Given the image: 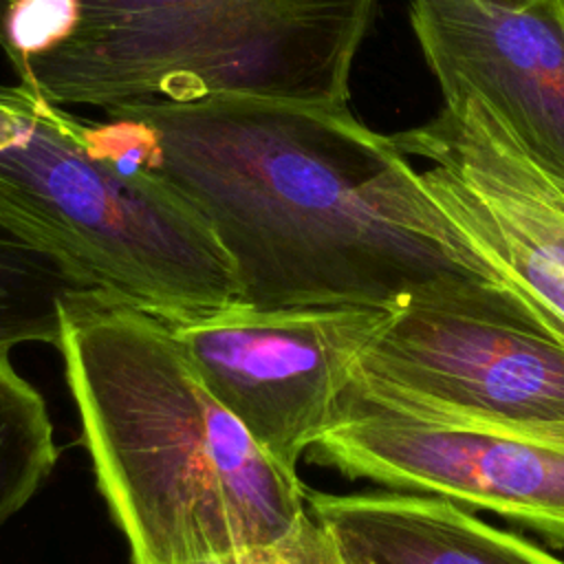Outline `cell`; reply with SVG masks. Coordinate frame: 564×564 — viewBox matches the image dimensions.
Returning <instances> with one entry per match:
<instances>
[{
	"label": "cell",
	"instance_id": "obj_5",
	"mask_svg": "<svg viewBox=\"0 0 564 564\" xmlns=\"http://www.w3.org/2000/svg\"><path fill=\"white\" fill-rule=\"evenodd\" d=\"M335 408H368L564 447V346L491 282L419 284L355 359Z\"/></svg>",
	"mask_w": 564,
	"mask_h": 564
},
{
	"label": "cell",
	"instance_id": "obj_6",
	"mask_svg": "<svg viewBox=\"0 0 564 564\" xmlns=\"http://www.w3.org/2000/svg\"><path fill=\"white\" fill-rule=\"evenodd\" d=\"M392 139L430 163L421 178L441 207L434 238L445 253L564 346V240L518 178L502 119L458 93Z\"/></svg>",
	"mask_w": 564,
	"mask_h": 564
},
{
	"label": "cell",
	"instance_id": "obj_8",
	"mask_svg": "<svg viewBox=\"0 0 564 564\" xmlns=\"http://www.w3.org/2000/svg\"><path fill=\"white\" fill-rule=\"evenodd\" d=\"M304 456L350 480L489 511L564 546V447L383 410L335 408Z\"/></svg>",
	"mask_w": 564,
	"mask_h": 564
},
{
	"label": "cell",
	"instance_id": "obj_3",
	"mask_svg": "<svg viewBox=\"0 0 564 564\" xmlns=\"http://www.w3.org/2000/svg\"><path fill=\"white\" fill-rule=\"evenodd\" d=\"M377 0H0V48L53 106L249 95L348 106Z\"/></svg>",
	"mask_w": 564,
	"mask_h": 564
},
{
	"label": "cell",
	"instance_id": "obj_14",
	"mask_svg": "<svg viewBox=\"0 0 564 564\" xmlns=\"http://www.w3.org/2000/svg\"><path fill=\"white\" fill-rule=\"evenodd\" d=\"M505 123V121H502ZM507 128V145L509 156L513 159V167L518 172V178L522 181L524 189L542 212V216L549 220V225L557 231V236L564 240V174L555 172L546 163H542L538 156H533Z\"/></svg>",
	"mask_w": 564,
	"mask_h": 564
},
{
	"label": "cell",
	"instance_id": "obj_17",
	"mask_svg": "<svg viewBox=\"0 0 564 564\" xmlns=\"http://www.w3.org/2000/svg\"><path fill=\"white\" fill-rule=\"evenodd\" d=\"M192 564H227V562L223 557V560H205V562H192Z\"/></svg>",
	"mask_w": 564,
	"mask_h": 564
},
{
	"label": "cell",
	"instance_id": "obj_10",
	"mask_svg": "<svg viewBox=\"0 0 564 564\" xmlns=\"http://www.w3.org/2000/svg\"><path fill=\"white\" fill-rule=\"evenodd\" d=\"M306 507L335 531L352 564H564L538 542L438 496L306 489Z\"/></svg>",
	"mask_w": 564,
	"mask_h": 564
},
{
	"label": "cell",
	"instance_id": "obj_13",
	"mask_svg": "<svg viewBox=\"0 0 564 564\" xmlns=\"http://www.w3.org/2000/svg\"><path fill=\"white\" fill-rule=\"evenodd\" d=\"M225 560L229 564H352L335 531L317 520L308 507L280 535Z\"/></svg>",
	"mask_w": 564,
	"mask_h": 564
},
{
	"label": "cell",
	"instance_id": "obj_9",
	"mask_svg": "<svg viewBox=\"0 0 564 564\" xmlns=\"http://www.w3.org/2000/svg\"><path fill=\"white\" fill-rule=\"evenodd\" d=\"M410 22L443 99L474 93L564 174V0H410Z\"/></svg>",
	"mask_w": 564,
	"mask_h": 564
},
{
	"label": "cell",
	"instance_id": "obj_4",
	"mask_svg": "<svg viewBox=\"0 0 564 564\" xmlns=\"http://www.w3.org/2000/svg\"><path fill=\"white\" fill-rule=\"evenodd\" d=\"M0 181L70 247L115 300L165 322L238 302V278L209 223L150 167L97 152L84 119L33 95L0 148Z\"/></svg>",
	"mask_w": 564,
	"mask_h": 564
},
{
	"label": "cell",
	"instance_id": "obj_7",
	"mask_svg": "<svg viewBox=\"0 0 564 564\" xmlns=\"http://www.w3.org/2000/svg\"><path fill=\"white\" fill-rule=\"evenodd\" d=\"M392 308L234 302L170 322L209 392L282 465L324 434L350 368Z\"/></svg>",
	"mask_w": 564,
	"mask_h": 564
},
{
	"label": "cell",
	"instance_id": "obj_12",
	"mask_svg": "<svg viewBox=\"0 0 564 564\" xmlns=\"http://www.w3.org/2000/svg\"><path fill=\"white\" fill-rule=\"evenodd\" d=\"M57 463L44 397L0 346V529L35 496Z\"/></svg>",
	"mask_w": 564,
	"mask_h": 564
},
{
	"label": "cell",
	"instance_id": "obj_1",
	"mask_svg": "<svg viewBox=\"0 0 564 564\" xmlns=\"http://www.w3.org/2000/svg\"><path fill=\"white\" fill-rule=\"evenodd\" d=\"M112 108L150 128L145 167L209 223L242 304L397 308L469 273L432 238L421 172L348 106L214 95Z\"/></svg>",
	"mask_w": 564,
	"mask_h": 564
},
{
	"label": "cell",
	"instance_id": "obj_2",
	"mask_svg": "<svg viewBox=\"0 0 564 564\" xmlns=\"http://www.w3.org/2000/svg\"><path fill=\"white\" fill-rule=\"evenodd\" d=\"M57 348L132 564L223 560L306 511L297 469L209 392L170 322L104 300L66 315Z\"/></svg>",
	"mask_w": 564,
	"mask_h": 564
},
{
	"label": "cell",
	"instance_id": "obj_16",
	"mask_svg": "<svg viewBox=\"0 0 564 564\" xmlns=\"http://www.w3.org/2000/svg\"><path fill=\"white\" fill-rule=\"evenodd\" d=\"M487 4H494V7H502V9H524L529 4H535L540 0H482Z\"/></svg>",
	"mask_w": 564,
	"mask_h": 564
},
{
	"label": "cell",
	"instance_id": "obj_15",
	"mask_svg": "<svg viewBox=\"0 0 564 564\" xmlns=\"http://www.w3.org/2000/svg\"><path fill=\"white\" fill-rule=\"evenodd\" d=\"M31 104L33 95L22 86L0 88V148L9 145L18 137Z\"/></svg>",
	"mask_w": 564,
	"mask_h": 564
},
{
	"label": "cell",
	"instance_id": "obj_11",
	"mask_svg": "<svg viewBox=\"0 0 564 564\" xmlns=\"http://www.w3.org/2000/svg\"><path fill=\"white\" fill-rule=\"evenodd\" d=\"M104 300L64 238L0 181V346H57L66 315Z\"/></svg>",
	"mask_w": 564,
	"mask_h": 564
}]
</instances>
